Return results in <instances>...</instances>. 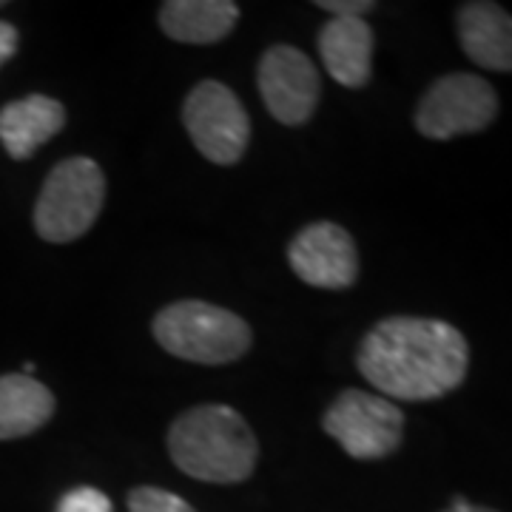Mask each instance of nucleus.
Segmentation results:
<instances>
[{"instance_id": "nucleus-9", "label": "nucleus", "mask_w": 512, "mask_h": 512, "mask_svg": "<svg viewBox=\"0 0 512 512\" xmlns=\"http://www.w3.org/2000/svg\"><path fill=\"white\" fill-rule=\"evenodd\" d=\"M293 274L311 288L345 291L359 276V251L336 222H311L288 245Z\"/></svg>"}, {"instance_id": "nucleus-6", "label": "nucleus", "mask_w": 512, "mask_h": 512, "mask_svg": "<svg viewBox=\"0 0 512 512\" xmlns=\"http://www.w3.org/2000/svg\"><path fill=\"white\" fill-rule=\"evenodd\" d=\"M183 123L197 151L214 165L239 163L251 143V117L220 80H202L191 89L183 103Z\"/></svg>"}, {"instance_id": "nucleus-18", "label": "nucleus", "mask_w": 512, "mask_h": 512, "mask_svg": "<svg viewBox=\"0 0 512 512\" xmlns=\"http://www.w3.org/2000/svg\"><path fill=\"white\" fill-rule=\"evenodd\" d=\"M18 43H20L18 29H15L12 23L0 20V66H3V63H9V60L15 57V52H18Z\"/></svg>"}, {"instance_id": "nucleus-5", "label": "nucleus", "mask_w": 512, "mask_h": 512, "mask_svg": "<svg viewBox=\"0 0 512 512\" xmlns=\"http://www.w3.org/2000/svg\"><path fill=\"white\" fill-rule=\"evenodd\" d=\"M322 427L330 439L350 458L376 461L399 450L404 436V413L399 404L379 393L342 390L322 416Z\"/></svg>"}, {"instance_id": "nucleus-16", "label": "nucleus", "mask_w": 512, "mask_h": 512, "mask_svg": "<svg viewBox=\"0 0 512 512\" xmlns=\"http://www.w3.org/2000/svg\"><path fill=\"white\" fill-rule=\"evenodd\" d=\"M55 512H111V501L94 487H74L57 501Z\"/></svg>"}, {"instance_id": "nucleus-7", "label": "nucleus", "mask_w": 512, "mask_h": 512, "mask_svg": "<svg viewBox=\"0 0 512 512\" xmlns=\"http://www.w3.org/2000/svg\"><path fill=\"white\" fill-rule=\"evenodd\" d=\"M498 114V94L478 74L456 72L439 77L416 109V128L430 140H453L490 126Z\"/></svg>"}, {"instance_id": "nucleus-13", "label": "nucleus", "mask_w": 512, "mask_h": 512, "mask_svg": "<svg viewBox=\"0 0 512 512\" xmlns=\"http://www.w3.org/2000/svg\"><path fill=\"white\" fill-rule=\"evenodd\" d=\"M157 20L171 40L208 46L234 32L239 6L231 0H168L160 6Z\"/></svg>"}, {"instance_id": "nucleus-15", "label": "nucleus", "mask_w": 512, "mask_h": 512, "mask_svg": "<svg viewBox=\"0 0 512 512\" xmlns=\"http://www.w3.org/2000/svg\"><path fill=\"white\" fill-rule=\"evenodd\" d=\"M128 512H197L180 495L160 487H137L128 493Z\"/></svg>"}, {"instance_id": "nucleus-19", "label": "nucleus", "mask_w": 512, "mask_h": 512, "mask_svg": "<svg viewBox=\"0 0 512 512\" xmlns=\"http://www.w3.org/2000/svg\"><path fill=\"white\" fill-rule=\"evenodd\" d=\"M444 512H495V510H487V507H476V504H470L467 498H461V495H458V498H453V504H450V507H447Z\"/></svg>"}, {"instance_id": "nucleus-12", "label": "nucleus", "mask_w": 512, "mask_h": 512, "mask_svg": "<svg viewBox=\"0 0 512 512\" xmlns=\"http://www.w3.org/2000/svg\"><path fill=\"white\" fill-rule=\"evenodd\" d=\"M319 55L345 89H362L373 72V29L365 18H330L319 32Z\"/></svg>"}, {"instance_id": "nucleus-2", "label": "nucleus", "mask_w": 512, "mask_h": 512, "mask_svg": "<svg viewBox=\"0 0 512 512\" xmlns=\"http://www.w3.org/2000/svg\"><path fill=\"white\" fill-rule=\"evenodd\" d=\"M168 453L185 476L208 484H239L254 473L259 444L234 407L200 404L171 424Z\"/></svg>"}, {"instance_id": "nucleus-17", "label": "nucleus", "mask_w": 512, "mask_h": 512, "mask_svg": "<svg viewBox=\"0 0 512 512\" xmlns=\"http://www.w3.org/2000/svg\"><path fill=\"white\" fill-rule=\"evenodd\" d=\"M316 6L330 12L333 18H362L365 12L373 9V3H367V0H319Z\"/></svg>"}, {"instance_id": "nucleus-14", "label": "nucleus", "mask_w": 512, "mask_h": 512, "mask_svg": "<svg viewBox=\"0 0 512 512\" xmlns=\"http://www.w3.org/2000/svg\"><path fill=\"white\" fill-rule=\"evenodd\" d=\"M55 416V396L35 376H0V441L23 439Z\"/></svg>"}, {"instance_id": "nucleus-11", "label": "nucleus", "mask_w": 512, "mask_h": 512, "mask_svg": "<svg viewBox=\"0 0 512 512\" xmlns=\"http://www.w3.org/2000/svg\"><path fill=\"white\" fill-rule=\"evenodd\" d=\"M66 126V109L55 97L29 94L0 109V143L12 160H29Z\"/></svg>"}, {"instance_id": "nucleus-3", "label": "nucleus", "mask_w": 512, "mask_h": 512, "mask_svg": "<svg viewBox=\"0 0 512 512\" xmlns=\"http://www.w3.org/2000/svg\"><path fill=\"white\" fill-rule=\"evenodd\" d=\"M154 339L157 345L194 365H228L242 359L254 336L251 325L234 311H225L211 302L183 299L165 305L154 316Z\"/></svg>"}, {"instance_id": "nucleus-4", "label": "nucleus", "mask_w": 512, "mask_h": 512, "mask_svg": "<svg viewBox=\"0 0 512 512\" xmlns=\"http://www.w3.org/2000/svg\"><path fill=\"white\" fill-rule=\"evenodd\" d=\"M106 202L103 168L89 157H69L52 168L35 202V228L46 242H74L92 228Z\"/></svg>"}, {"instance_id": "nucleus-10", "label": "nucleus", "mask_w": 512, "mask_h": 512, "mask_svg": "<svg viewBox=\"0 0 512 512\" xmlns=\"http://www.w3.org/2000/svg\"><path fill=\"white\" fill-rule=\"evenodd\" d=\"M458 43L481 69L512 72V15L490 0L458 6Z\"/></svg>"}, {"instance_id": "nucleus-8", "label": "nucleus", "mask_w": 512, "mask_h": 512, "mask_svg": "<svg viewBox=\"0 0 512 512\" xmlns=\"http://www.w3.org/2000/svg\"><path fill=\"white\" fill-rule=\"evenodd\" d=\"M259 94L265 109L282 126H302L313 117L322 94V80L305 52L288 43L271 46L259 60Z\"/></svg>"}, {"instance_id": "nucleus-1", "label": "nucleus", "mask_w": 512, "mask_h": 512, "mask_svg": "<svg viewBox=\"0 0 512 512\" xmlns=\"http://www.w3.org/2000/svg\"><path fill=\"white\" fill-rule=\"evenodd\" d=\"M356 365L384 399L433 402L467 379L470 348L461 330L441 319L390 316L367 330Z\"/></svg>"}]
</instances>
